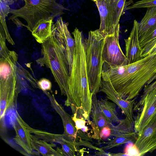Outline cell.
<instances>
[{
	"instance_id": "cell-1",
	"label": "cell",
	"mask_w": 156,
	"mask_h": 156,
	"mask_svg": "<svg viewBox=\"0 0 156 156\" xmlns=\"http://www.w3.org/2000/svg\"><path fill=\"white\" fill-rule=\"evenodd\" d=\"M101 80L109 82L126 100L136 98L156 73V51L132 63L112 67L104 63Z\"/></svg>"
},
{
	"instance_id": "cell-2",
	"label": "cell",
	"mask_w": 156,
	"mask_h": 156,
	"mask_svg": "<svg viewBox=\"0 0 156 156\" xmlns=\"http://www.w3.org/2000/svg\"><path fill=\"white\" fill-rule=\"evenodd\" d=\"M75 42L72 67L68 81L69 98L65 105L83 110L90 116L92 108V96L86 69L84 37L76 28L72 33Z\"/></svg>"
},
{
	"instance_id": "cell-3",
	"label": "cell",
	"mask_w": 156,
	"mask_h": 156,
	"mask_svg": "<svg viewBox=\"0 0 156 156\" xmlns=\"http://www.w3.org/2000/svg\"><path fill=\"white\" fill-rule=\"evenodd\" d=\"M41 44L42 56L36 62L41 66H45L50 69L61 95L66 97V100L69 96L70 70L65 47L57 39L53 28L51 35Z\"/></svg>"
},
{
	"instance_id": "cell-4",
	"label": "cell",
	"mask_w": 156,
	"mask_h": 156,
	"mask_svg": "<svg viewBox=\"0 0 156 156\" xmlns=\"http://www.w3.org/2000/svg\"><path fill=\"white\" fill-rule=\"evenodd\" d=\"M18 55L14 51L0 57V119L5 112L16 105L18 96L21 89L18 70Z\"/></svg>"
},
{
	"instance_id": "cell-5",
	"label": "cell",
	"mask_w": 156,
	"mask_h": 156,
	"mask_svg": "<svg viewBox=\"0 0 156 156\" xmlns=\"http://www.w3.org/2000/svg\"><path fill=\"white\" fill-rule=\"evenodd\" d=\"M21 0L24 2V5L19 9H11V15L9 20H13L18 17L23 19L27 23V28L31 32L41 20L59 17L64 13V10L68 9L58 3V0Z\"/></svg>"
},
{
	"instance_id": "cell-6",
	"label": "cell",
	"mask_w": 156,
	"mask_h": 156,
	"mask_svg": "<svg viewBox=\"0 0 156 156\" xmlns=\"http://www.w3.org/2000/svg\"><path fill=\"white\" fill-rule=\"evenodd\" d=\"M105 38L96 30L89 31L84 39L86 69L90 92L93 95L99 91L101 85V73L104 63L102 50Z\"/></svg>"
},
{
	"instance_id": "cell-7",
	"label": "cell",
	"mask_w": 156,
	"mask_h": 156,
	"mask_svg": "<svg viewBox=\"0 0 156 156\" xmlns=\"http://www.w3.org/2000/svg\"><path fill=\"white\" fill-rule=\"evenodd\" d=\"M140 98L133 108V111L137 112L134 118L133 126L137 135L156 113V88L143 93Z\"/></svg>"
},
{
	"instance_id": "cell-8",
	"label": "cell",
	"mask_w": 156,
	"mask_h": 156,
	"mask_svg": "<svg viewBox=\"0 0 156 156\" xmlns=\"http://www.w3.org/2000/svg\"><path fill=\"white\" fill-rule=\"evenodd\" d=\"M119 28L105 38L102 50L104 63L112 67L126 65V58L120 46Z\"/></svg>"
},
{
	"instance_id": "cell-9",
	"label": "cell",
	"mask_w": 156,
	"mask_h": 156,
	"mask_svg": "<svg viewBox=\"0 0 156 156\" xmlns=\"http://www.w3.org/2000/svg\"><path fill=\"white\" fill-rule=\"evenodd\" d=\"M134 144L139 156L156 150V113L137 136Z\"/></svg>"
},
{
	"instance_id": "cell-10",
	"label": "cell",
	"mask_w": 156,
	"mask_h": 156,
	"mask_svg": "<svg viewBox=\"0 0 156 156\" xmlns=\"http://www.w3.org/2000/svg\"><path fill=\"white\" fill-rule=\"evenodd\" d=\"M96 5L99 13L100 24L97 29L104 37L113 33L119 27H116L113 17L112 0H91Z\"/></svg>"
},
{
	"instance_id": "cell-11",
	"label": "cell",
	"mask_w": 156,
	"mask_h": 156,
	"mask_svg": "<svg viewBox=\"0 0 156 156\" xmlns=\"http://www.w3.org/2000/svg\"><path fill=\"white\" fill-rule=\"evenodd\" d=\"M101 80L100 91L105 94L107 98L112 101L118 106L126 118L134 124V117L133 108L136 97L131 100H125L117 92L109 82L104 80Z\"/></svg>"
},
{
	"instance_id": "cell-12",
	"label": "cell",
	"mask_w": 156,
	"mask_h": 156,
	"mask_svg": "<svg viewBox=\"0 0 156 156\" xmlns=\"http://www.w3.org/2000/svg\"><path fill=\"white\" fill-rule=\"evenodd\" d=\"M68 25V23L65 22L62 18L59 16L53 25V30L58 41L65 47L70 72L76 44Z\"/></svg>"
},
{
	"instance_id": "cell-13",
	"label": "cell",
	"mask_w": 156,
	"mask_h": 156,
	"mask_svg": "<svg viewBox=\"0 0 156 156\" xmlns=\"http://www.w3.org/2000/svg\"><path fill=\"white\" fill-rule=\"evenodd\" d=\"M44 92L49 99L51 107L61 118L64 129L63 134L65 138L69 141L76 142L77 131L72 116L66 112L62 105L57 102L53 94L48 91Z\"/></svg>"
},
{
	"instance_id": "cell-14",
	"label": "cell",
	"mask_w": 156,
	"mask_h": 156,
	"mask_svg": "<svg viewBox=\"0 0 156 156\" xmlns=\"http://www.w3.org/2000/svg\"><path fill=\"white\" fill-rule=\"evenodd\" d=\"M13 123V127L16 133L14 138L15 142L29 155H33L31 134L32 128L21 117L17 112Z\"/></svg>"
},
{
	"instance_id": "cell-15",
	"label": "cell",
	"mask_w": 156,
	"mask_h": 156,
	"mask_svg": "<svg viewBox=\"0 0 156 156\" xmlns=\"http://www.w3.org/2000/svg\"><path fill=\"white\" fill-rule=\"evenodd\" d=\"M126 65L137 62L143 58L141 56V48L138 35V22L135 20L129 37L125 40Z\"/></svg>"
},
{
	"instance_id": "cell-16",
	"label": "cell",
	"mask_w": 156,
	"mask_h": 156,
	"mask_svg": "<svg viewBox=\"0 0 156 156\" xmlns=\"http://www.w3.org/2000/svg\"><path fill=\"white\" fill-rule=\"evenodd\" d=\"M54 18H51L40 20L32 31L31 34L37 42L42 44L51 35Z\"/></svg>"
},
{
	"instance_id": "cell-17",
	"label": "cell",
	"mask_w": 156,
	"mask_h": 156,
	"mask_svg": "<svg viewBox=\"0 0 156 156\" xmlns=\"http://www.w3.org/2000/svg\"><path fill=\"white\" fill-rule=\"evenodd\" d=\"M156 26V6L147 8L146 13L138 22L139 38L145 35Z\"/></svg>"
},
{
	"instance_id": "cell-18",
	"label": "cell",
	"mask_w": 156,
	"mask_h": 156,
	"mask_svg": "<svg viewBox=\"0 0 156 156\" xmlns=\"http://www.w3.org/2000/svg\"><path fill=\"white\" fill-rule=\"evenodd\" d=\"M31 142L33 149L42 155L63 156L60 151V148H58L56 150L53 148L55 146L54 144H49L47 141L37 138L33 135Z\"/></svg>"
},
{
	"instance_id": "cell-19",
	"label": "cell",
	"mask_w": 156,
	"mask_h": 156,
	"mask_svg": "<svg viewBox=\"0 0 156 156\" xmlns=\"http://www.w3.org/2000/svg\"><path fill=\"white\" fill-rule=\"evenodd\" d=\"M92 108L91 114L92 122L99 132L104 127H111L113 125L105 116L99 108L96 94L92 96Z\"/></svg>"
},
{
	"instance_id": "cell-20",
	"label": "cell",
	"mask_w": 156,
	"mask_h": 156,
	"mask_svg": "<svg viewBox=\"0 0 156 156\" xmlns=\"http://www.w3.org/2000/svg\"><path fill=\"white\" fill-rule=\"evenodd\" d=\"M139 41L142 58L156 51V26L147 34L140 38Z\"/></svg>"
},
{
	"instance_id": "cell-21",
	"label": "cell",
	"mask_w": 156,
	"mask_h": 156,
	"mask_svg": "<svg viewBox=\"0 0 156 156\" xmlns=\"http://www.w3.org/2000/svg\"><path fill=\"white\" fill-rule=\"evenodd\" d=\"M98 101L99 109L106 118L112 123H119L120 119L117 116L116 104L109 101L107 98H101Z\"/></svg>"
},
{
	"instance_id": "cell-22",
	"label": "cell",
	"mask_w": 156,
	"mask_h": 156,
	"mask_svg": "<svg viewBox=\"0 0 156 156\" xmlns=\"http://www.w3.org/2000/svg\"><path fill=\"white\" fill-rule=\"evenodd\" d=\"M9 5L6 0H0V26L4 31L6 40L10 44L14 45L15 43L9 33L5 21L6 17L10 12Z\"/></svg>"
},
{
	"instance_id": "cell-23",
	"label": "cell",
	"mask_w": 156,
	"mask_h": 156,
	"mask_svg": "<svg viewBox=\"0 0 156 156\" xmlns=\"http://www.w3.org/2000/svg\"><path fill=\"white\" fill-rule=\"evenodd\" d=\"M137 135L134 131L133 132L115 137L114 139L105 143L106 145L101 148L104 150H107L120 146L129 142L135 141Z\"/></svg>"
},
{
	"instance_id": "cell-24",
	"label": "cell",
	"mask_w": 156,
	"mask_h": 156,
	"mask_svg": "<svg viewBox=\"0 0 156 156\" xmlns=\"http://www.w3.org/2000/svg\"><path fill=\"white\" fill-rule=\"evenodd\" d=\"M133 124L126 118L121 119L118 124L113 125L110 128L111 129V136H117L127 134L134 131Z\"/></svg>"
},
{
	"instance_id": "cell-25",
	"label": "cell",
	"mask_w": 156,
	"mask_h": 156,
	"mask_svg": "<svg viewBox=\"0 0 156 156\" xmlns=\"http://www.w3.org/2000/svg\"><path fill=\"white\" fill-rule=\"evenodd\" d=\"M126 0H112L113 17L115 27H119V21L126 6Z\"/></svg>"
},
{
	"instance_id": "cell-26",
	"label": "cell",
	"mask_w": 156,
	"mask_h": 156,
	"mask_svg": "<svg viewBox=\"0 0 156 156\" xmlns=\"http://www.w3.org/2000/svg\"><path fill=\"white\" fill-rule=\"evenodd\" d=\"M156 6V0H141L137 1L132 5L126 7L124 10L147 8Z\"/></svg>"
},
{
	"instance_id": "cell-27",
	"label": "cell",
	"mask_w": 156,
	"mask_h": 156,
	"mask_svg": "<svg viewBox=\"0 0 156 156\" xmlns=\"http://www.w3.org/2000/svg\"><path fill=\"white\" fill-rule=\"evenodd\" d=\"M0 57L7 56L9 53V50L6 44V38L4 31L0 26Z\"/></svg>"
},
{
	"instance_id": "cell-28",
	"label": "cell",
	"mask_w": 156,
	"mask_h": 156,
	"mask_svg": "<svg viewBox=\"0 0 156 156\" xmlns=\"http://www.w3.org/2000/svg\"><path fill=\"white\" fill-rule=\"evenodd\" d=\"M38 88L43 92L51 90L52 87L51 82L48 79L42 78L38 81L37 82Z\"/></svg>"
},
{
	"instance_id": "cell-29",
	"label": "cell",
	"mask_w": 156,
	"mask_h": 156,
	"mask_svg": "<svg viewBox=\"0 0 156 156\" xmlns=\"http://www.w3.org/2000/svg\"><path fill=\"white\" fill-rule=\"evenodd\" d=\"M72 118L74 122L75 127L77 130H80L86 126L87 122L86 119L84 117H77L74 114H73Z\"/></svg>"
},
{
	"instance_id": "cell-30",
	"label": "cell",
	"mask_w": 156,
	"mask_h": 156,
	"mask_svg": "<svg viewBox=\"0 0 156 156\" xmlns=\"http://www.w3.org/2000/svg\"><path fill=\"white\" fill-rule=\"evenodd\" d=\"M124 153L126 156H139L138 150L134 144H129L126 145Z\"/></svg>"
},
{
	"instance_id": "cell-31",
	"label": "cell",
	"mask_w": 156,
	"mask_h": 156,
	"mask_svg": "<svg viewBox=\"0 0 156 156\" xmlns=\"http://www.w3.org/2000/svg\"><path fill=\"white\" fill-rule=\"evenodd\" d=\"M111 129L108 126H105L100 131L99 137L101 139H104L111 136Z\"/></svg>"
},
{
	"instance_id": "cell-32",
	"label": "cell",
	"mask_w": 156,
	"mask_h": 156,
	"mask_svg": "<svg viewBox=\"0 0 156 156\" xmlns=\"http://www.w3.org/2000/svg\"><path fill=\"white\" fill-rule=\"evenodd\" d=\"M156 88V80L153 83L144 87L143 93H145Z\"/></svg>"
},
{
	"instance_id": "cell-33",
	"label": "cell",
	"mask_w": 156,
	"mask_h": 156,
	"mask_svg": "<svg viewBox=\"0 0 156 156\" xmlns=\"http://www.w3.org/2000/svg\"><path fill=\"white\" fill-rule=\"evenodd\" d=\"M95 155L98 156H112V153H107L104 151V150L102 149L100 151H98L95 153Z\"/></svg>"
},
{
	"instance_id": "cell-34",
	"label": "cell",
	"mask_w": 156,
	"mask_h": 156,
	"mask_svg": "<svg viewBox=\"0 0 156 156\" xmlns=\"http://www.w3.org/2000/svg\"><path fill=\"white\" fill-rule=\"evenodd\" d=\"M156 80V73L155 75L149 80L146 85H148L151 83L153 81Z\"/></svg>"
},
{
	"instance_id": "cell-35",
	"label": "cell",
	"mask_w": 156,
	"mask_h": 156,
	"mask_svg": "<svg viewBox=\"0 0 156 156\" xmlns=\"http://www.w3.org/2000/svg\"><path fill=\"white\" fill-rule=\"evenodd\" d=\"M112 156H126V155L124 153H118L116 154H113L112 153Z\"/></svg>"
}]
</instances>
